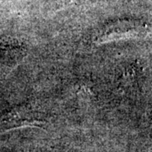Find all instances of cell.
Segmentation results:
<instances>
[{
	"mask_svg": "<svg viewBox=\"0 0 152 152\" xmlns=\"http://www.w3.org/2000/svg\"><path fill=\"white\" fill-rule=\"evenodd\" d=\"M152 32V26L143 22L118 21L102 28L95 42L106 43L118 40L143 37Z\"/></svg>",
	"mask_w": 152,
	"mask_h": 152,
	"instance_id": "1",
	"label": "cell"
}]
</instances>
